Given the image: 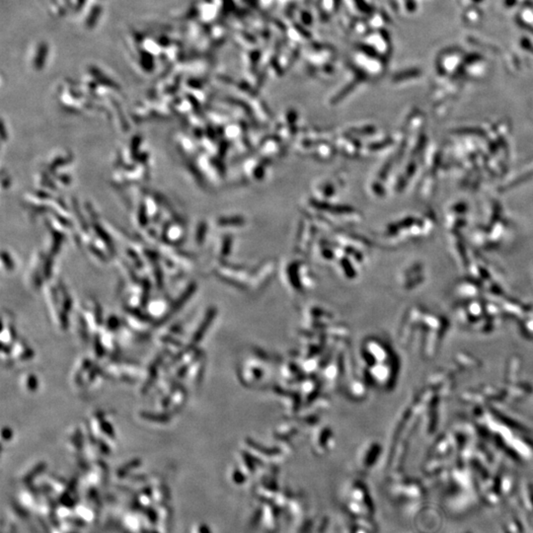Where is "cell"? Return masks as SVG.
I'll return each mask as SVG.
<instances>
[{
    "label": "cell",
    "mask_w": 533,
    "mask_h": 533,
    "mask_svg": "<svg viewBox=\"0 0 533 533\" xmlns=\"http://www.w3.org/2000/svg\"><path fill=\"white\" fill-rule=\"evenodd\" d=\"M26 379H27V380H26V387H27L28 390H30V391H34L35 389H37L38 381H37V378H36L34 375L30 374V375L27 376Z\"/></svg>",
    "instance_id": "10"
},
{
    "label": "cell",
    "mask_w": 533,
    "mask_h": 533,
    "mask_svg": "<svg viewBox=\"0 0 533 533\" xmlns=\"http://www.w3.org/2000/svg\"><path fill=\"white\" fill-rule=\"evenodd\" d=\"M45 468V465L43 463H40L34 467L33 470H30L27 472V474L23 477V481L25 483H30L31 480H33L39 473H41Z\"/></svg>",
    "instance_id": "9"
},
{
    "label": "cell",
    "mask_w": 533,
    "mask_h": 533,
    "mask_svg": "<svg viewBox=\"0 0 533 533\" xmlns=\"http://www.w3.org/2000/svg\"><path fill=\"white\" fill-rule=\"evenodd\" d=\"M95 509L86 504H78L74 507V516L82 523H92L95 520Z\"/></svg>",
    "instance_id": "4"
},
{
    "label": "cell",
    "mask_w": 533,
    "mask_h": 533,
    "mask_svg": "<svg viewBox=\"0 0 533 533\" xmlns=\"http://www.w3.org/2000/svg\"><path fill=\"white\" fill-rule=\"evenodd\" d=\"M140 464V460H132L130 463H128V465H124L123 467H121L118 471H117V476L120 477V478H123L125 477L126 475H128V473L132 470H134L136 467H138V465Z\"/></svg>",
    "instance_id": "8"
},
{
    "label": "cell",
    "mask_w": 533,
    "mask_h": 533,
    "mask_svg": "<svg viewBox=\"0 0 533 533\" xmlns=\"http://www.w3.org/2000/svg\"><path fill=\"white\" fill-rule=\"evenodd\" d=\"M55 508L52 501L48 497H42L39 499L36 511L43 518H49L51 515H55Z\"/></svg>",
    "instance_id": "6"
},
{
    "label": "cell",
    "mask_w": 533,
    "mask_h": 533,
    "mask_svg": "<svg viewBox=\"0 0 533 533\" xmlns=\"http://www.w3.org/2000/svg\"><path fill=\"white\" fill-rule=\"evenodd\" d=\"M107 476V469L103 463H98L93 469H91L87 476V482L90 486L97 487L102 485Z\"/></svg>",
    "instance_id": "3"
},
{
    "label": "cell",
    "mask_w": 533,
    "mask_h": 533,
    "mask_svg": "<svg viewBox=\"0 0 533 533\" xmlns=\"http://www.w3.org/2000/svg\"><path fill=\"white\" fill-rule=\"evenodd\" d=\"M40 497L37 494V491L31 487L23 490L19 494V503L24 509L27 510H36Z\"/></svg>",
    "instance_id": "2"
},
{
    "label": "cell",
    "mask_w": 533,
    "mask_h": 533,
    "mask_svg": "<svg viewBox=\"0 0 533 533\" xmlns=\"http://www.w3.org/2000/svg\"><path fill=\"white\" fill-rule=\"evenodd\" d=\"M123 524L127 531L132 533H142L145 532L146 528H150V524L146 518L145 512L141 513L138 511H132L125 515Z\"/></svg>",
    "instance_id": "1"
},
{
    "label": "cell",
    "mask_w": 533,
    "mask_h": 533,
    "mask_svg": "<svg viewBox=\"0 0 533 533\" xmlns=\"http://www.w3.org/2000/svg\"><path fill=\"white\" fill-rule=\"evenodd\" d=\"M139 502L143 507L150 508L151 505L154 504L151 490H143V492L139 495Z\"/></svg>",
    "instance_id": "7"
},
{
    "label": "cell",
    "mask_w": 533,
    "mask_h": 533,
    "mask_svg": "<svg viewBox=\"0 0 533 533\" xmlns=\"http://www.w3.org/2000/svg\"><path fill=\"white\" fill-rule=\"evenodd\" d=\"M151 493H152V498H153L154 504L158 505L159 507L165 506L166 503L169 501L170 493H169V490H168L167 486H165V485L159 484V485L154 486L152 488V490H151Z\"/></svg>",
    "instance_id": "5"
}]
</instances>
